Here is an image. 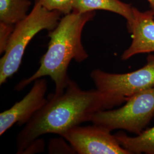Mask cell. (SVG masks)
<instances>
[{"label": "cell", "instance_id": "6da1fadb", "mask_svg": "<svg viewBox=\"0 0 154 154\" xmlns=\"http://www.w3.org/2000/svg\"><path fill=\"white\" fill-rule=\"evenodd\" d=\"M48 99L18 134L17 154H22L30 143L42 135L54 134L61 137L72 127L91 122L98 112L106 110L104 97L97 89L83 90L72 79L62 93L52 94Z\"/></svg>", "mask_w": 154, "mask_h": 154}, {"label": "cell", "instance_id": "7a4b0ae2", "mask_svg": "<svg viewBox=\"0 0 154 154\" xmlns=\"http://www.w3.org/2000/svg\"><path fill=\"white\" fill-rule=\"evenodd\" d=\"M95 16V11H72L61 17L57 26L49 32L48 50L41 58L38 69L30 77L18 83L15 90L21 91L36 79L49 76L55 84L54 94L62 93L71 79L67 70L72 60L81 63L88 58L82 42V34L86 24Z\"/></svg>", "mask_w": 154, "mask_h": 154}, {"label": "cell", "instance_id": "3957f363", "mask_svg": "<svg viewBox=\"0 0 154 154\" xmlns=\"http://www.w3.org/2000/svg\"><path fill=\"white\" fill-rule=\"evenodd\" d=\"M62 14L49 11L34 4L28 16L15 25L5 53L0 60V85H2L18 70L25 50L31 40L40 32L53 30Z\"/></svg>", "mask_w": 154, "mask_h": 154}, {"label": "cell", "instance_id": "277c9868", "mask_svg": "<svg viewBox=\"0 0 154 154\" xmlns=\"http://www.w3.org/2000/svg\"><path fill=\"white\" fill-rule=\"evenodd\" d=\"M144 66L127 73H111L99 69L90 73L96 89L102 94L106 110L125 103L130 97L154 86V55L149 54Z\"/></svg>", "mask_w": 154, "mask_h": 154}, {"label": "cell", "instance_id": "5b68a950", "mask_svg": "<svg viewBox=\"0 0 154 154\" xmlns=\"http://www.w3.org/2000/svg\"><path fill=\"white\" fill-rule=\"evenodd\" d=\"M125 103L118 109L98 112L91 122L111 131L122 130L140 134L154 116V86L132 95Z\"/></svg>", "mask_w": 154, "mask_h": 154}, {"label": "cell", "instance_id": "8992f818", "mask_svg": "<svg viewBox=\"0 0 154 154\" xmlns=\"http://www.w3.org/2000/svg\"><path fill=\"white\" fill-rule=\"evenodd\" d=\"M111 131L95 124L73 127L62 137L78 154H130L118 142Z\"/></svg>", "mask_w": 154, "mask_h": 154}, {"label": "cell", "instance_id": "52a82bcc", "mask_svg": "<svg viewBox=\"0 0 154 154\" xmlns=\"http://www.w3.org/2000/svg\"><path fill=\"white\" fill-rule=\"evenodd\" d=\"M48 82L41 78L34 81L33 86L20 101L0 114V135H2L15 124L22 126L28 123L48 102L45 98Z\"/></svg>", "mask_w": 154, "mask_h": 154}, {"label": "cell", "instance_id": "ba28073f", "mask_svg": "<svg viewBox=\"0 0 154 154\" xmlns=\"http://www.w3.org/2000/svg\"><path fill=\"white\" fill-rule=\"evenodd\" d=\"M134 19L127 26L131 34L132 41L121 55L122 61H127L135 55L154 53V12L141 11L133 7Z\"/></svg>", "mask_w": 154, "mask_h": 154}, {"label": "cell", "instance_id": "9c48e42d", "mask_svg": "<svg viewBox=\"0 0 154 154\" xmlns=\"http://www.w3.org/2000/svg\"><path fill=\"white\" fill-rule=\"evenodd\" d=\"M106 11L123 17L127 21V26L134 19L133 6L120 0H73L72 11L83 13L95 11Z\"/></svg>", "mask_w": 154, "mask_h": 154}, {"label": "cell", "instance_id": "30bf717a", "mask_svg": "<svg viewBox=\"0 0 154 154\" xmlns=\"http://www.w3.org/2000/svg\"><path fill=\"white\" fill-rule=\"evenodd\" d=\"M118 142L130 154H154V126L143 130L135 137L120 131L114 134Z\"/></svg>", "mask_w": 154, "mask_h": 154}, {"label": "cell", "instance_id": "8fae6325", "mask_svg": "<svg viewBox=\"0 0 154 154\" xmlns=\"http://www.w3.org/2000/svg\"><path fill=\"white\" fill-rule=\"evenodd\" d=\"M30 0H0V22L16 25L28 16Z\"/></svg>", "mask_w": 154, "mask_h": 154}, {"label": "cell", "instance_id": "7c38bea8", "mask_svg": "<svg viewBox=\"0 0 154 154\" xmlns=\"http://www.w3.org/2000/svg\"><path fill=\"white\" fill-rule=\"evenodd\" d=\"M73 0H34L37 4L49 11H58L66 15L72 11Z\"/></svg>", "mask_w": 154, "mask_h": 154}, {"label": "cell", "instance_id": "4fadbf2b", "mask_svg": "<svg viewBox=\"0 0 154 154\" xmlns=\"http://www.w3.org/2000/svg\"><path fill=\"white\" fill-rule=\"evenodd\" d=\"M63 137L54 138L50 140L48 146L50 154H75V151Z\"/></svg>", "mask_w": 154, "mask_h": 154}, {"label": "cell", "instance_id": "5bb4252c", "mask_svg": "<svg viewBox=\"0 0 154 154\" xmlns=\"http://www.w3.org/2000/svg\"><path fill=\"white\" fill-rule=\"evenodd\" d=\"M15 25L0 22V54H3L13 32Z\"/></svg>", "mask_w": 154, "mask_h": 154}, {"label": "cell", "instance_id": "9a60e30c", "mask_svg": "<svg viewBox=\"0 0 154 154\" xmlns=\"http://www.w3.org/2000/svg\"><path fill=\"white\" fill-rule=\"evenodd\" d=\"M44 140L42 139H37L30 143L23 151L22 154H34L41 152L44 149Z\"/></svg>", "mask_w": 154, "mask_h": 154}, {"label": "cell", "instance_id": "2e32d148", "mask_svg": "<svg viewBox=\"0 0 154 154\" xmlns=\"http://www.w3.org/2000/svg\"><path fill=\"white\" fill-rule=\"evenodd\" d=\"M149 2L151 10L154 12V0H146Z\"/></svg>", "mask_w": 154, "mask_h": 154}]
</instances>
